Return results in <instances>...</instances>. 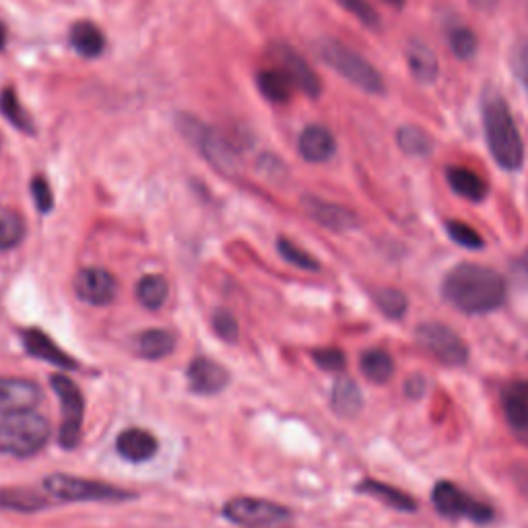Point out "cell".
Instances as JSON below:
<instances>
[{
  "instance_id": "cell-8",
  "label": "cell",
  "mask_w": 528,
  "mask_h": 528,
  "mask_svg": "<svg viewBox=\"0 0 528 528\" xmlns=\"http://www.w3.org/2000/svg\"><path fill=\"white\" fill-rule=\"evenodd\" d=\"M50 384L62 403V423L58 432V442L62 448H75L81 438V425L85 413V401L79 386L62 374L50 378Z\"/></svg>"
},
{
  "instance_id": "cell-19",
  "label": "cell",
  "mask_w": 528,
  "mask_h": 528,
  "mask_svg": "<svg viewBox=\"0 0 528 528\" xmlns=\"http://www.w3.org/2000/svg\"><path fill=\"white\" fill-rule=\"evenodd\" d=\"M116 450L128 462H145L157 454L159 442L151 432H147V429L130 427L124 429V432L118 436Z\"/></svg>"
},
{
  "instance_id": "cell-26",
  "label": "cell",
  "mask_w": 528,
  "mask_h": 528,
  "mask_svg": "<svg viewBox=\"0 0 528 528\" xmlns=\"http://www.w3.org/2000/svg\"><path fill=\"white\" fill-rule=\"evenodd\" d=\"M363 407V396L359 386L355 384V380H351L349 376H341L335 382L333 388V409L337 415L341 417H355Z\"/></svg>"
},
{
  "instance_id": "cell-3",
  "label": "cell",
  "mask_w": 528,
  "mask_h": 528,
  "mask_svg": "<svg viewBox=\"0 0 528 528\" xmlns=\"http://www.w3.org/2000/svg\"><path fill=\"white\" fill-rule=\"evenodd\" d=\"M50 438V423L36 411H17L0 419V452L17 458L38 454Z\"/></svg>"
},
{
  "instance_id": "cell-12",
  "label": "cell",
  "mask_w": 528,
  "mask_h": 528,
  "mask_svg": "<svg viewBox=\"0 0 528 528\" xmlns=\"http://www.w3.org/2000/svg\"><path fill=\"white\" fill-rule=\"evenodd\" d=\"M116 279L106 269H83L75 279L79 300L91 306H108L116 297Z\"/></svg>"
},
{
  "instance_id": "cell-34",
  "label": "cell",
  "mask_w": 528,
  "mask_h": 528,
  "mask_svg": "<svg viewBox=\"0 0 528 528\" xmlns=\"http://www.w3.org/2000/svg\"><path fill=\"white\" fill-rule=\"evenodd\" d=\"M376 304L388 318H401L407 312V297L399 289H380L376 293Z\"/></svg>"
},
{
  "instance_id": "cell-45",
  "label": "cell",
  "mask_w": 528,
  "mask_h": 528,
  "mask_svg": "<svg viewBox=\"0 0 528 528\" xmlns=\"http://www.w3.org/2000/svg\"><path fill=\"white\" fill-rule=\"evenodd\" d=\"M524 384H526V388H528V382H524Z\"/></svg>"
},
{
  "instance_id": "cell-31",
  "label": "cell",
  "mask_w": 528,
  "mask_h": 528,
  "mask_svg": "<svg viewBox=\"0 0 528 528\" xmlns=\"http://www.w3.org/2000/svg\"><path fill=\"white\" fill-rule=\"evenodd\" d=\"M46 506V500L40 493L31 489H0V508L33 512Z\"/></svg>"
},
{
  "instance_id": "cell-15",
  "label": "cell",
  "mask_w": 528,
  "mask_h": 528,
  "mask_svg": "<svg viewBox=\"0 0 528 528\" xmlns=\"http://www.w3.org/2000/svg\"><path fill=\"white\" fill-rule=\"evenodd\" d=\"M188 384L196 394H217L229 384V374L223 366L207 357H196L188 366Z\"/></svg>"
},
{
  "instance_id": "cell-40",
  "label": "cell",
  "mask_w": 528,
  "mask_h": 528,
  "mask_svg": "<svg viewBox=\"0 0 528 528\" xmlns=\"http://www.w3.org/2000/svg\"><path fill=\"white\" fill-rule=\"evenodd\" d=\"M31 194H33V201H36V207H38L40 213H50L52 211L54 196H52V188H50L46 178H42V176L33 178Z\"/></svg>"
},
{
  "instance_id": "cell-18",
  "label": "cell",
  "mask_w": 528,
  "mask_h": 528,
  "mask_svg": "<svg viewBox=\"0 0 528 528\" xmlns=\"http://www.w3.org/2000/svg\"><path fill=\"white\" fill-rule=\"evenodd\" d=\"M23 347L27 349V353L31 357L48 361L56 368H62V370H75L77 368V361L69 353H64L46 333H42V330H38V328L25 330Z\"/></svg>"
},
{
  "instance_id": "cell-11",
  "label": "cell",
  "mask_w": 528,
  "mask_h": 528,
  "mask_svg": "<svg viewBox=\"0 0 528 528\" xmlns=\"http://www.w3.org/2000/svg\"><path fill=\"white\" fill-rule=\"evenodd\" d=\"M269 56L275 62V66H279L281 71L287 73V77L293 81L295 89L304 91L310 97H318L320 95L322 85H320L318 75L310 69V64L300 54H297L293 48H289V46H273Z\"/></svg>"
},
{
  "instance_id": "cell-32",
  "label": "cell",
  "mask_w": 528,
  "mask_h": 528,
  "mask_svg": "<svg viewBox=\"0 0 528 528\" xmlns=\"http://www.w3.org/2000/svg\"><path fill=\"white\" fill-rule=\"evenodd\" d=\"M25 238V221L17 211H0V250H13Z\"/></svg>"
},
{
  "instance_id": "cell-38",
  "label": "cell",
  "mask_w": 528,
  "mask_h": 528,
  "mask_svg": "<svg viewBox=\"0 0 528 528\" xmlns=\"http://www.w3.org/2000/svg\"><path fill=\"white\" fill-rule=\"evenodd\" d=\"M312 359L316 361V366L326 370V372H343L345 370V353L337 347H326V349H316L312 353Z\"/></svg>"
},
{
  "instance_id": "cell-13",
  "label": "cell",
  "mask_w": 528,
  "mask_h": 528,
  "mask_svg": "<svg viewBox=\"0 0 528 528\" xmlns=\"http://www.w3.org/2000/svg\"><path fill=\"white\" fill-rule=\"evenodd\" d=\"M302 205L304 211L310 215V219H314L318 225L330 231H349L359 225V219L351 209L322 201L318 196H304Z\"/></svg>"
},
{
  "instance_id": "cell-39",
  "label": "cell",
  "mask_w": 528,
  "mask_h": 528,
  "mask_svg": "<svg viewBox=\"0 0 528 528\" xmlns=\"http://www.w3.org/2000/svg\"><path fill=\"white\" fill-rule=\"evenodd\" d=\"M213 328H215V333L227 343H234L238 339V335H240V328H238L236 318L231 316L227 310H219L213 316Z\"/></svg>"
},
{
  "instance_id": "cell-9",
  "label": "cell",
  "mask_w": 528,
  "mask_h": 528,
  "mask_svg": "<svg viewBox=\"0 0 528 528\" xmlns=\"http://www.w3.org/2000/svg\"><path fill=\"white\" fill-rule=\"evenodd\" d=\"M432 500L436 510L446 518H469L477 524H487L493 518V510L489 506L477 502L467 491H462L450 481H440L434 487Z\"/></svg>"
},
{
  "instance_id": "cell-17",
  "label": "cell",
  "mask_w": 528,
  "mask_h": 528,
  "mask_svg": "<svg viewBox=\"0 0 528 528\" xmlns=\"http://www.w3.org/2000/svg\"><path fill=\"white\" fill-rule=\"evenodd\" d=\"M297 149L300 155L310 163H324L333 159L337 153V141L335 135L322 124H310L302 130L300 141H297Z\"/></svg>"
},
{
  "instance_id": "cell-35",
  "label": "cell",
  "mask_w": 528,
  "mask_h": 528,
  "mask_svg": "<svg viewBox=\"0 0 528 528\" xmlns=\"http://www.w3.org/2000/svg\"><path fill=\"white\" fill-rule=\"evenodd\" d=\"M446 231L454 244L467 248V250H479L483 248V238L479 236V231H475L471 225L462 221H448Z\"/></svg>"
},
{
  "instance_id": "cell-30",
  "label": "cell",
  "mask_w": 528,
  "mask_h": 528,
  "mask_svg": "<svg viewBox=\"0 0 528 528\" xmlns=\"http://www.w3.org/2000/svg\"><path fill=\"white\" fill-rule=\"evenodd\" d=\"M0 112L3 116L25 135H33L36 132V126H33L29 114L25 112V108L19 104V97L17 91L13 87H7L3 93H0Z\"/></svg>"
},
{
  "instance_id": "cell-28",
  "label": "cell",
  "mask_w": 528,
  "mask_h": 528,
  "mask_svg": "<svg viewBox=\"0 0 528 528\" xmlns=\"http://www.w3.org/2000/svg\"><path fill=\"white\" fill-rule=\"evenodd\" d=\"M359 368L370 382L386 384L394 376V361L382 349H370L361 355Z\"/></svg>"
},
{
  "instance_id": "cell-22",
  "label": "cell",
  "mask_w": 528,
  "mask_h": 528,
  "mask_svg": "<svg viewBox=\"0 0 528 528\" xmlns=\"http://www.w3.org/2000/svg\"><path fill=\"white\" fill-rule=\"evenodd\" d=\"M132 349L143 359H163L176 349V339L170 330L151 328L137 335L132 341Z\"/></svg>"
},
{
  "instance_id": "cell-27",
  "label": "cell",
  "mask_w": 528,
  "mask_h": 528,
  "mask_svg": "<svg viewBox=\"0 0 528 528\" xmlns=\"http://www.w3.org/2000/svg\"><path fill=\"white\" fill-rule=\"evenodd\" d=\"M396 145L409 157H429L434 151V139L421 126H401L396 130Z\"/></svg>"
},
{
  "instance_id": "cell-36",
  "label": "cell",
  "mask_w": 528,
  "mask_h": 528,
  "mask_svg": "<svg viewBox=\"0 0 528 528\" xmlns=\"http://www.w3.org/2000/svg\"><path fill=\"white\" fill-rule=\"evenodd\" d=\"M277 248H279L281 256H283L289 264H293V267H297V269H304V271H318V269H320V264H318V260H316L314 256H310V254L304 252L302 248H297L293 242H289V240H285V238L279 240Z\"/></svg>"
},
{
  "instance_id": "cell-29",
  "label": "cell",
  "mask_w": 528,
  "mask_h": 528,
  "mask_svg": "<svg viewBox=\"0 0 528 528\" xmlns=\"http://www.w3.org/2000/svg\"><path fill=\"white\" fill-rule=\"evenodd\" d=\"M168 291L170 285L161 275H145L137 283V300L149 310H159L168 300Z\"/></svg>"
},
{
  "instance_id": "cell-16",
  "label": "cell",
  "mask_w": 528,
  "mask_h": 528,
  "mask_svg": "<svg viewBox=\"0 0 528 528\" xmlns=\"http://www.w3.org/2000/svg\"><path fill=\"white\" fill-rule=\"evenodd\" d=\"M502 407L514 438L528 446V388L524 382L504 390Z\"/></svg>"
},
{
  "instance_id": "cell-5",
  "label": "cell",
  "mask_w": 528,
  "mask_h": 528,
  "mask_svg": "<svg viewBox=\"0 0 528 528\" xmlns=\"http://www.w3.org/2000/svg\"><path fill=\"white\" fill-rule=\"evenodd\" d=\"M178 126L182 130V135L198 147V151L203 153L205 159L211 161L213 168H217L223 174H231L238 168L236 149L219 130L205 126L203 122H198L196 118L186 114L178 120Z\"/></svg>"
},
{
  "instance_id": "cell-33",
  "label": "cell",
  "mask_w": 528,
  "mask_h": 528,
  "mask_svg": "<svg viewBox=\"0 0 528 528\" xmlns=\"http://www.w3.org/2000/svg\"><path fill=\"white\" fill-rule=\"evenodd\" d=\"M448 42H450V48H452L454 56L460 58V60H469V58H473L477 54L479 42H477V36L469 27L452 29Z\"/></svg>"
},
{
  "instance_id": "cell-14",
  "label": "cell",
  "mask_w": 528,
  "mask_h": 528,
  "mask_svg": "<svg viewBox=\"0 0 528 528\" xmlns=\"http://www.w3.org/2000/svg\"><path fill=\"white\" fill-rule=\"evenodd\" d=\"M40 388L36 382L23 378H0V413L29 411L40 403Z\"/></svg>"
},
{
  "instance_id": "cell-44",
  "label": "cell",
  "mask_w": 528,
  "mask_h": 528,
  "mask_svg": "<svg viewBox=\"0 0 528 528\" xmlns=\"http://www.w3.org/2000/svg\"><path fill=\"white\" fill-rule=\"evenodd\" d=\"M382 3L392 7V9H403L405 7V0H382Z\"/></svg>"
},
{
  "instance_id": "cell-7",
  "label": "cell",
  "mask_w": 528,
  "mask_h": 528,
  "mask_svg": "<svg viewBox=\"0 0 528 528\" xmlns=\"http://www.w3.org/2000/svg\"><path fill=\"white\" fill-rule=\"evenodd\" d=\"M415 339L419 347L432 355L436 361L444 363V366L458 368L465 366L469 359V347L462 341L460 335H456L452 328L438 324V322H425L417 326Z\"/></svg>"
},
{
  "instance_id": "cell-25",
  "label": "cell",
  "mask_w": 528,
  "mask_h": 528,
  "mask_svg": "<svg viewBox=\"0 0 528 528\" xmlns=\"http://www.w3.org/2000/svg\"><path fill=\"white\" fill-rule=\"evenodd\" d=\"M71 44L85 58H97L106 50V38L102 29L91 21H79L71 27Z\"/></svg>"
},
{
  "instance_id": "cell-6",
  "label": "cell",
  "mask_w": 528,
  "mask_h": 528,
  "mask_svg": "<svg viewBox=\"0 0 528 528\" xmlns=\"http://www.w3.org/2000/svg\"><path fill=\"white\" fill-rule=\"evenodd\" d=\"M46 489L62 502H124L135 493L102 481H89L71 475H52L46 479Z\"/></svg>"
},
{
  "instance_id": "cell-20",
  "label": "cell",
  "mask_w": 528,
  "mask_h": 528,
  "mask_svg": "<svg viewBox=\"0 0 528 528\" xmlns=\"http://www.w3.org/2000/svg\"><path fill=\"white\" fill-rule=\"evenodd\" d=\"M407 64L413 79L421 85H434L440 75L438 56L423 40H411L407 46Z\"/></svg>"
},
{
  "instance_id": "cell-24",
  "label": "cell",
  "mask_w": 528,
  "mask_h": 528,
  "mask_svg": "<svg viewBox=\"0 0 528 528\" xmlns=\"http://www.w3.org/2000/svg\"><path fill=\"white\" fill-rule=\"evenodd\" d=\"M357 491L368 493V495H372V498L380 500L384 506H388L392 510H399V512H413L417 508V502L411 498L409 493L396 489V487H392L388 483L374 481V479L359 483Z\"/></svg>"
},
{
  "instance_id": "cell-2",
  "label": "cell",
  "mask_w": 528,
  "mask_h": 528,
  "mask_svg": "<svg viewBox=\"0 0 528 528\" xmlns=\"http://www.w3.org/2000/svg\"><path fill=\"white\" fill-rule=\"evenodd\" d=\"M483 130L487 149L493 161L506 172H518L524 165V141L518 124L500 93H487L483 97Z\"/></svg>"
},
{
  "instance_id": "cell-10",
  "label": "cell",
  "mask_w": 528,
  "mask_h": 528,
  "mask_svg": "<svg viewBox=\"0 0 528 528\" xmlns=\"http://www.w3.org/2000/svg\"><path fill=\"white\" fill-rule=\"evenodd\" d=\"M223 516L242 526H252V528H267V526H277L289 520L291 512L283 508L281 504L269 502V500H258V498H236L225 504Z\"/></svg>"
},
{
  "instance_id": "cell-23",
  "label": "cell",
  "mask_w": 528,
  "mask_h": 528,
  "mask_svg": "<svg viewBox=\"0 0 528 528\" xmlns=\"http://www.w3.org/2000/svg\"><path fill=\"white\" fill-rule=\"evenodd\" d=\"M256 85L258 91L267 97L271 104H287L295 89L293 81L287 77L285 71L279 69V66H271V69L260 71L256 75Z\"/></svg>"
},
{
  "instance_id": "cell-4",
  "label": "cell",
  "mask_w": 528,
  "mask_h": 528,
  "mask_svg": "<svg viewBox=\"0 0 528 528\" xmlns=\"http://www.w3.org/2000/svg\"><path fill=\"white\" fill-rule=\"evenodd\" d=\"M318 56L326 66H330V69L341 75L345 81H349L353 87L370 95L384 93V79L376 66L353 48L337 40H324L318 44Z\"/></svg>"
},
{
  "instance_id": "cell-42",
  "label": "cell",
  "mask_w": 528,
  "mask_h": 528,
  "mask_svg": "<svg viewBox=\"0 0 528 528\" xmlns=\"http://www.w3.org/2000/svg\"><path fill=\"white\" fill-rule=\"evenodd\" d=\"M469 3L477 11H491V9H495V5L500 3V0H469Z\"/></svg>"
},
{
  "instance_id": "cell-21",
  "label": "cell",
  "mask_w": 528,
  "mask_h": 528,
  "mask_svg": "<svg viewBox=\"0 0 528 528\" xmlns=\"http://www.w3.org/2000/svg\"><path fill=\"white\" fill-rule=\"evenodd\" d=\"M446 180L458 196L467 198V201L471 203H483L489 192L485 180L473 170L462 168V165H450V168L446 170Z\"/></svg>"
},
{
  "instance_id": "cell-41",
  "label": "cell",
  "mask_w": 528,
  "mask_h": 528,
  "mask_svg": "<svg viewBox=\"0 0 528 528\" xmlns=\"http://www.w3.org/2000/svg\"><path fill=\"white\" fill-rule=\"evenodd\" d=\"M514 73L528 97V42L520 44L516 50H514Z\"/></svg>"
},
{
  "instance_id": "cell-37",
  "label": "cell",
  "mask_w": 528,
  "mask_h": 528,
  "mask_svg": "<svg viewBox=\"0 0 528 528\" xmlns=\"http://www.w3.org/2000/svg\"><path fill=\"white\" fill-rule=\"evenodd\" d=\"M337 5H341L347 13H351L361 25H366L370 29L380 27V15L368 0H337Z\"/></svg>"
},
{
  "instance_id": "cell-1",
  "label": "cell",
  "mask_w": 528,
  "mask_h": 528,
  "mask_svg": "<svg viewBox=\"0 0 528 528\" xmlns=\"http://www.w3.org/2000/svg\"><path fill=\"white\" fill-rule=\"evenodd\" d=\"M506 279L475 262L456 264L442 281L444 300L462 314H489L506 302Z\"/></svg>"
},
{
  "instance_id": "cell-43",
  "label": "cell",
  "mask_w": 528,
  "mask_h": 528,
  "mask_svg": "<svg viewBox=\"0 0 528 528\" xmlns=\"http://www.w3.org/2000/svg\"><path fill=\"white\" fill-rule=\"evenodd\" d=\"M5 46H7V27L3 21H0V50H5Z\"/></svg>"
}]
</instances>
